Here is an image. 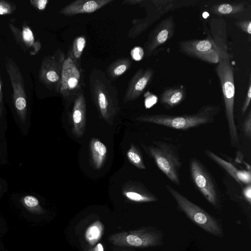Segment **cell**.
Returning a JSON list of instances; mask_svg holds the SVG:
<instances>
[{
  "label": "cell",
  "mask_w": 251,
  "mask_h": 251,
  "mask_svg": "<svg viewBox=\"0 0 251 251\" xmlns=\"http://www.w3.org/2000/svg\"><path fill=\"white\" fill-rule=\"evenodd\" d=\"M220 111V106L219 105L209 104L202 106L197 112L193 114L181 115L165 114L145 115L137 117L136 120L173 129L185 130L213 123Z\"/></svg>",
  "instance_id": "cell-1"
},
{
  "label": "cell",
  "mask_w": 251,
  "mask_h": 251,
  "mask_svg": "<svg viewBox=\"0 0 251 251\" xmlns=\"http://www.w3.org/2000/svg\"><path fill=\"white\" fill-rule=\"evenodd\" d=\"M89 82L92 100L100 116L107 121L119 109L117 89L105 73L100 69L91 71Z\"/></svg>",
  "instance_id": "cell-2"
},
{
  "label": "cell",
  "mask_w": 251,
  "mask_h": 251,
  "mask_svg": "<svg viewBox=\"0 0 251 251\" xmlns=\"http://www.w3.org/2000/svg\"><path fill=\"white\" fill-rule=\"evenodd\" d=\"M216 72L220 81L222 90L230 143L232 147H237L239 145V137L234 115V73L230 58L220 59L216 66Z\"/></svg>",
  "instance_id": "cell-3"
},
{
  "label": "cell",
  "mask_w": 251,
  "mask_h": 251,
  "mask_svg": "<svg viewBox=\"0 0 251 251\" xmlns=\"http://www.w3.org/2000/svg\"><path fill=\"white\" fill-rule=\"evenodd\" d=\"M142 146L167 177L175 184L180 185L179 172L182 162L176 147L162 141H153V144L149 146Z\"/></svg>",
  "instance_id": "cell-4"
},
{
  "label": "cell",
  "mask_w": 251,
  "mask_h": 251,
  "mask_svg": "<svg viewBox=\"0 0 251 251\" xmlns=\"http://www.w3.org/2000/svg\"><path fill=\"white\" fill-rule=\"evenodd\" d=\"M166 187L176 201L177 208L194 223L211 234L220 237L224 236L223 229L215 218L171 186L166 185Z\"/></svg>",
  "instance_id": "cell-5"
},
{
  "label": "cell",
  "mask_w": 251,
  "mask_h": 251,
  "mask_svg": "<svg viewBox=\"0 0 251 251\" xmlns=\"http://www.w3.org/2000/svg\"><path fill=\"white\" fill-rule=\"evenodd\" d=\"M163 237L162 232L157 228L145 227L112 234L108 240L116 247L145 248L162 245Z\"/></svg>",
  "instance_id": "cell-6"
},
{
  "label": "cell",
  "mask_w": 251,
  "mask_h": 251,
  "mask_svg": "<svg viewBox=\"0 0 251 251\" xmlns=\"http://www.w3.org/2000/svg\"><path fill=\"white\" fill-rule=\"evenodd\" d=\"M181 2L174 0H142L139 5L145 7L146 15L143 18L132 20V26L127 36L132 39L136 38L164 14L184 6Z\"/></svg>",
  "instance_id": "cell-7"
},
{
  "label": "cell",
  "mask_w": 251,
  "mask_h": 251,
  "mask_svg": "<svg viewBox=\"0 0 251 251\" xmlns=\"http://www.w3.org/2000/svg\"><path fill=\"white\" fill-rule=\"evenodd\" d=\"M85 73L70 56L67 55L63 63L59 93L67 104L73 102L84 90Z\"/></svg>",
  "instance_id": "cell-8"
},
{
  "label": "cell",
  "mask_w": 251,
  "mask_h": 251,
  "mask_svg": "<svg viewBox=\"0 0 251 251\" xmlns=\"http://www.w3.org/2000/svg\"><path fill=\"white\" fill-rule=\"evenodd\" d=\"M189 167L191 178L197 189L215 209L220 208L218 187L207 168L196 158L190 159Z\"/></svg>",
  "instance_id": "cell-9"
},
{
  "label": "cell",
  "mask_w": 251,
  "mask_h": 251,
  "mask_svg": "<svg viewBox=\"0 0 251 251\" xmlns=\"http://www.w3.org/2000/svg\"><path fill=\"white\" fill-rule=\"evenodd\" d=\"M5 66L13 89V102L22 123L26 120L27 106L24 79L17 63L11 58H5Z\"/></svg>",
  "instance_id": "cell-10"
},
{
  "label": "cell",
  "mask_w": 251,
  "mask_h": 251,
  "mask_svg": "<svg viewBox=\"0 0 251 251\" xmlns=\"http://www.w3.org/2000/svg\"><path fill=\"white\" fill-rule=\"evenodd\" d=\"M65 55L56 50L52 54L43 58L39 71V80L48 89L59 93L63 63Z\"/></svg>",
  "instance_id": "cell-11"
},
{
  "label": "cell",
  "mask_w": 251,
  "mask_h": 251,
  "mask_svg": "<svg viewBox=\"0 0 251 251\" xmlns=\"http://www.w3.org/2000/svg\"><path fill=\"white\" fill-rule=\"evenodd\" d=\"M178 45L180 51L189 56L212 64H218L220 61L211 39L182 40Z\"/></svg>",
  "instance_id": "cell-12"
},
{
  "label": "cell",
  "mask_w": 251,
  "mask_h": 251,
  "mask_svg": "<svg viewBox=\"0 0 251 251\" xmlns=\"http://www.w3.org/2000/svg\"><path fill=\"white\" fill-rule=\"evenodd\" d=\"M176 24L171 15L162 20L149 34L144 44V53L151 56L162 45L169 41L175 32Z\"/></svg>",
  "instance_id": "cell-13"
},
{
  "label": "cell",
  "mask_w": 251,
  "mask_h": 251,
  "mask_svg": "<svg viewBox=\"0 0 251 251\" xmlns=\"http://www.w3.org/2000/svg\"><path fill=\"white\" fill-rule=\"evenodd\" d=\"M154 71L152 68H140L130 79L124 97L126 103L137 99L152 80Z\"/></svg>",
  "instance_id": "cell-14"
},
{
  "label": "cell",
  "mask_w": 251,
  "mask_h": 251,
  "mask_svg": "<svg viewBox=\"0 0 251 251\" xmlns=\"http://www.w3.org/2000/svg\"><path fill=\"white\" fill-rule=\"evenodd\" d=\"M8 27L16 43L23 50L31 55L37 54L40 50L41 42L35 39L31 28L27 24H23L19 28L13 23H10Z\"/></svg>",
  "instance_id": "cell-15"
},
{
  "label": "cell",
  "mask_w": 251,
  "mask_h": 251,
  "mask_svg": "<svg viewBox=\"0 0 251 251\" xmlns=\"http://www.w3.org/2000/svg\"><path fill=\"white\" fill-rule=\"evenodd\" d=\"M210 25L212 34L211 40L218 53L220 60L229 58L226 21L222 18H213Z\"/></svg>",
  "instance_id": "cell-16"
},
{
  "label": "cell",
  "mask_w": 251,
  "mask_h": 251,
  "mask_svg": "<svg viewBox=\"0 0 251 251\" xmlns=\"http://www.w3.org/2000/svg\"><path fill=\"white\" fill-rule=\"evenodd\" d=\"M113 1V0H76L61 9L58 13L66 16L93 13Z\"/></svg>",
  "instance_id": "cell-17"
},
{
  "label": "cell",
  "mask_w": 251,
  "mask_h": 251,
  "mask_svg": "<svg viewBox=\"0 0 251 251\" xmlns=\"http://www.w3.org/2000/svg\"><path fill=\"white\" fill-rule=\"evenodd\" d=\"M72 119L73 133L76 137H82L85 131L86 123V103L84 90L73 101Z\"/></svg>",
  "instance_id": "cell-18"
},
{
  "label": "cell",
  "mask_w": 251,
  "mask_h": 251,
  "mask_svg": "<svg viewBox=\"0 0 251 251\" xmlns=\"http://www.w3.org/2000/svg\"><path fill=\"white\" fill-rule=\"evenodd\" d=\"M204 153L221 167L226 170L240 185L242 183L251 184V172L246 170H238L231 163L220 158L217 155L209 150L204 151Z\"/></svg>",
  "instance_id": "cell-19"
},
{
  "label": "cell",
  "mask_w": 251,
  "mask_h": 251,
  "mask_svg": "<svg viewBox=\"0 0 251 251\" xmlns=\"http://www.w3.org/2000/svg\"><path fill=\"white\" fill-rule=\"evenodd\" d=\"M123 195L129 200L137 202H150L158 201V198L142 183H134L129 189H125Z\"/></svg>",
  "instance_id": "cell-20"
},
{
  "label": "cell",
  "mask_w": 251,
  "mask_h": 251,
  "mask_svg": "<svg viewBox=\"0 0 251 251\" xmlns=\"http://www.w3.org/2000/svg\"><path fill=\"white\" fill-rule=\"evenodd\" d=\"M186 97L183 86L171 87L164 90L160 96V103L167 109H171L180 104Z\"/></svg>",
  "instance_id": "cell-21"
},
{
  "label": "cell",
  "mask_w": 251,
  "mask_h": 251,
  "mask_svg": "<svg viewBox=\"0 0 251 251\" xmlns=\"http://www.w3.org/2000/svg\"><path fill=\"white\" fill-rule=\"evenodd\" d=\"M90 152L92 165L96 169L101 168L107 154L106 146L99 139L93 138L90 142Z\"/></svg>",
  "instance_id": "cell-22"
},
{
  "label": "cell",
  "mask_w": 251,
  "mask_h": 251,
  "mask_svg": "<svg viewBox=\"0 0 251 251\" xmlns=\"http://www.w3.org/2000/svg\"><path fill=\"white\" fill-rule=\"evenodd\" d=\"M132 64V59L128 57L118 58L108 66L105 74L112 81H114L127 71Z\"/></svg>",
  "instance_id": "cell-23"
},
{
  "label": "cell",
  "mask_w": 251,
  "mask_h": 251,
  "mask_svg": "<svg viewBox=\"0 0 251 251\" xmlns=\"http://www.w3.org/2000/svg\"><path fill=\"white\" fill-rule=\"evenodd\" d=\"M246 4L244 2L217 4L211 7L210 12L218 16H232L245 11Z\"/></svg>",
  "instance_id": "cell-24"
},
{
  "label": "cell",
  "mask_w": 251,
  "mask_h": 251,
  "mask_svg": "<svg viewBox=\"0 0 251 251\" xmlns=\"http://www.w3.org/2000/svg\"><path fill=\"white\" fill-rule=\"evenodd\" d=\"M86 38L84 36H78L75 38L71 45L67 55L79 67L81 65V58L86 45Z\"/></svg>",
  "instance_id": "cell-25"
},
{
  "label": "cell",
  "mask_w": 251,
  "mask_h": 251,
  "mask_svg": "<svg viewBox=\"0 0 251 251\" xmlns=\"http://www.w3.org/2000/svg\"><path fill=\"white\" fill-rule=\"evenodd\" d=\"M21 202L25 209L32 213L42 214L45 213V210L40 205L39 200L34 196H25L21 198Z\"/></svg>",
  "instance_id": "cell-26"
},
{
  "label": "cell",
  "mask_w": 251,
  "mask_h": 251,
  "mask_svg": "<svg viewBox=\"0 0 251 251\" xmlns=\"http://www.w3.org/2000/svg\"><path fill=\"white\" fill-rule=\"evenodd\" d=\"M126 154L128 160L132 164L138 169H146L142 153L133 144H130V148L127 151Z\"/></svg>",
  "instance_id": "cell-27"
},
{
  "label": "cell",
  "mask_w": 251,
  "mask_h": 251,
  "mask_svg": "<svg viewBox=\"0 0 251 251\" xmlns=\"http://www.w3.org/2000/svg\"><path fill=\"white\" fill-rule=\"evenodd\" d=\"M103 226L100 222L97 221L92 224L87 229L85 233L86 240L93 244L98 241L103 231Z\"/></svg>",
  "instance_id": "cell-28"
},
{
  "label": "cell",
  "mask_w": 251,
  "mask_h": 251,
  "mask_svg": "<svg viewBox=\"0 0 251 251\" xmlns=\"http://www.w3.org/2000/svg\"><path fill=\"white\" fill-rule=\"evenodd\" d=\"M17 9L16 4L13 2L0 0V16L13 14Z\"/></svg>",
  "instance_id": "cell-29"
},
{
  "label": "cell",
  "mask_w": 251,
  "mask_h": 251,
  "mask_svg": "<svg viewBox=\"0 0 251 251\" xmlns=\"http://www.w3.org/2000/svg\"><path fill=\"white\" fill-rule=\"evenodd\" d=\"M243 130L246 137L251 139V110H250L243 123Z\"/></svg>",
  "instance_id": "cell-30"
},
{
  "label": "cell",
  "mask_w": 251,
  "mask_h": 251,
  "mask_svg": "<svg viewBox=\"0 0 251 251\" xmlns=\"http://www.w3.org/2000/svg\"><path fill=\"white\" fill-rule=\"evenodd\" d=\"M235 25L242 31L249 34H251V22L250 20H240L235 23Z\"/></svg>",
  "instance_id": "cell-31"
},
{
  "label": "cell",
  "mask_w": 251,
  "mask_h": 251,
  "mask_svg": "<svg viewBox=\"0 0 251 251\" xmlns=\"http://www.w3.org/2000/svg\"><path fill=\"white\" fill-rule=\"evenodd\" d=\"M144 50L140 47H135L130 51L131 58L136 61H139L144 55Z\"/></svg>",
  "instance_id": "cell-32"
},
{
  "label": "cell",
  "mask_w": 251,
  "mask_h": 251,
  "mask_svg": "<svg viewBox=\"0 0 251 251\" xmlns=\"http://www.w3.org/2000/svg\"><path fill=\"white\" fill-rule=\"evenodd\" d=\"M251 77H250L249 79V86H248V90L247 91V93L245 99V100L244 101L242 109H241V112L242 114H244L246 112L247 110L248 109L250 101L251 99Z\"/></svg>",
  "instance_id": "cell-33"
},
{
  "label": "cell",
  "mask_w": 251,
  "mask_h": 251,
  "mask_svg": "<svg viewBox=\"0 0 251 251\" xmlns=\"http://www.w3.org/2000/svg\"><path fill=\"white\" fill-rule=\"evenodd\" d=\"M30 4L38 11L45 10L49 2L48 0H30Z\"/></svg>",
  "instance_id": "cell-34"
},
{
  "label": "cell",
  "mask_w": 251,
  "mask_h": 251,
  "mask_svg": "<svg viewBox=\"0 0 251 251\" xmlns=\"http://www.w3.org/2000/svg\"><path fill=\"white\" fill-rule=\"evenodd\" d=\"M144 97L145 105L147 108H150L156 102V97L149 91L145 93Z\"/></svg>",
  "instance_id": "cell-35"
},
{
  "label": "cell",
  "mask_w": 251,
  "mask_h": 251,
  "mask_svg": "<svg viewBox=\"0 0 251 251\" xmlns=\"http://www.w3.org/2000/svg\"><path fill=\"white\" fill-rule=\"evenodd\" d=\"M243 195L247 201L251 204V184H248L247 186L243 189Z\"/></svg>",
  "instance_id": "cell-36"
},
{
  "label": "cell",
  "mask_w": 251,
  "mask_h": 251,
  "mask_svg": "<svg viewBox=\"0 0 251 251\" xmlns=\"http://www.w3.org/2000/svg\"><path fill=\"white\" fill-rule=\"evenodd\" d=\"M3 112V93L2 89V81L0 72V115H1Z\"/></svg>",
  "instance_id": "cell-37"
},
{
  "label": "cell",
  "mask_w": 251,
  "mask_h": 251,
  "mask_svg": "<svg viewBox=\"0 0 251 251\" xmlns=\"http://www.w3.org/2000/svg\"><path fill=\"white\" fill-rule=\"evenodd\" d=\"M142 0H125L122 1V4H127V5H135L139 4Z\"/></svg>",
  "instance_id": "cell-38"
},
{
  "label": "cell",
  "mask_w": 251,
  "mask_h": 251,
  "mask_svg": "<svg viewBox=\"0 0 251 251\" xmlns=\"http://www.w3.org/2000/svg\"><path fill=\"white\" fill-rule=\"evenodd\" d=\"M93 251H103V248L101 244H98L93 249Z\"/></svg>",
  "instance_id": "cell-39"
},
{
  "label": "cell",
  "mask_w": 251,
  "mask_h": 251,
  "mask_svg": "<svg viewBox=\"0 0 251 251\" xmlns=\"http://www.w3.org/2000/svg\"><path fill=\"white\" fill-rule=\"evenodd\" d=\"M0 189H1V186H0Z\"/></svg>",
  "instance_id": "cell-40"
}]
</instances>
